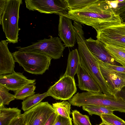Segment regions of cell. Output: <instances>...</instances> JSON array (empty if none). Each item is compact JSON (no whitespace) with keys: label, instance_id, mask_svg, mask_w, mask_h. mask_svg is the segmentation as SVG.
<instances>
[{"label":"cell","instance_id":"cell-15","mask_svg":"<svg viewBox=\"0 0 125 125\" xmlns=\"http://www.w3.org/2000/svg\"><path fill=\"white\" fill-rule=\"evenodd\" d=\"M77 74L78 86L80 90L94 93L102 92L98 84L80 62Z\"/></svg>","mask_w":125,"mask_h":125},{"label":"cell","instance_id":"cell-2","mask_svg":"<svg viewBox=\"0 0 125 125\" xmlns=\"http://www.w3.org/2000/svg\"><path fill=\"white\" fill-rule=\"evenodd\" d=\"M73 26L81 65L85 69L98 84L102 93L107 95H113L101 74L98 59L92 54L87 46L81 24L76 23L73 24Z\"/></svg>","mask_w":125,"mask_h":125},{"label":"cell","instance_id":"cell-4","mask_svg":"<svg viewBox=\"0 0 125 125\" xmlns=\"http://www.w3.org/2000/svg\"><path fill=\"white\" fill-rule=\"evenodd\" d=\"M22 0H7L5 8L0 23L3 31L10 43L18 42L19 29V12Z\"/></svg>","mask_w":125,"mask_h":125},{"label":"cell","instance_id":"cell-23","mask_svg":"<svg viewBox=\"0 0 125 125\" xmlns=\"http://www.w3.org/2000/svg\"><path fill=\"white\" fill-rule=\"evenodd\" d=\"M74 125H92L89 116L83 115L77 110H74L71 113Z\"/></svg>","mask_w":125,"mask_h":125},{"label":"cell","instance_id":"cell-10","mask_svg":"<svg viewBox=\"0 0 125 125\" xmlns=\"http://www.w3.org/2000/svg\"><path fill=\"white\" fill-rule=\"evenodd\" d=\"M100 69L113 95H115L125 86V74L110 69L98 60Z\"/></svg>","mask_w":125,"mask_h":125},{"label":"cell","instance_id":"cell-28","mask_svg":"<svg viewBox=\"0 0 125 125\" xmlns=\"http://www.w3.org/2000/svg\"><path fill=\"white\" fill-rule=\"evenodd\" d=\"M53 125H73L72 118H66L58 115Z\"/></svg>","mask_w":125,"mask_h":125},{"label":"cell","instance_id":"cell-13","mask_svg":"<svg viewBox=\"0 0 125 125\" xmlns=\"http://www.w3.org/2000/svg\"><path fill=\"white\" fill-rule=\"evenodd\" d=\"M85 42L89 51L98 60L105 63L117 65L105 48L104 44L102 42L91 37L85 39Z\"/></svg>","mask_w":125,"mask_h":125},{"label":"cell","instance_id":"cell-29","mask_svg":"<svg viewBox=\"0 0 125 125\" xmlns=\"http://www.w3.org/2000/svg\"><path fill=\"white\" fill-rule=\"evenodd\" d=\"M9 125H26L25 118L23 114L14 119Z\"/></svg>","mask_w":125,"mask_h":125},{"label":"cell","instance_id":"cell-31","mask_svg":"<svg viewBox=\"0 0 125 125\" xmlns=\"http://www.w3.org/2000/svg\"><path fill=\"white\" fill-rule=\"evenodd\" d=\"M57 116V115L55 112L53 113L48 118L44 125H53Z\"/></svg>","mask_w":125,"mask_h":125},{"label":"cell","instance_id":"cell-26","mask_svg":"<svg viewBox=\"0 0 125 125\" xmlns=\"http://www.w3.org/2000/svg\"><path fill=\"white\" fill-rule=\"evenodd\" d=\"M9 91L5 87L0 85V106L8 105L11 101L15 99L14 95L9 93Z\"/></svg>","mask_w":125,"mask_h":125},{"label":"cell","instance_id":"cell-11","mask_svg":"<svg viewBox=\"0 0 125 125\" xmlns=\"http://www.w3.org/2000/svg\"><path fill=\"white\" fill-rule=\"evenodd\" d=\"M58 27V35L66 47L74 46L76 39L75 30L71 19L62 15H59Z\"/></svg>","mask_w":125,"mask_h":125},{"label":"cell","instance_id":"cell-22","mask_svg":"<svg viewBox=\"0 0 125 125\" xmlns=\"http://www.w3.org/2000/svg\"><path fill=\"white\" fill-rule=\"evenodd\" d=\"M82 109L91 115H95L100 116L103 114L113 113V112L105 107L101 106L89 105L84 106H82Z\"/></svg>","mask_w":125,"mask_h":125},{"label":"cell","instance_id":"cell-9","mask_svg":"<svg viewBox=\"0 0 125 125\" xmlns=\"http://www.w3.org/2000/svg\"><path fill=\"white\" fill-rule=\"evenodd\" d=\"M55 110L48 102H41L23 114L26 125H44Z\"/></svg>","mask_w":125,"mask_h":125},{"label":"cell","instance_id":"cell-1","mask_svg":"<svg viewBox=\"0 0 125 125\" xmlns=\"http://www.w3.org/2000/svg\"><path fill=\"white\" fill-rule=\"evenodd\" d=\"M58 15L81 24L91 26L96 31L122 23L118 14L109 0H96L92 4L79 9L69 10Z\"/></svg>","mask_w":125,"mask_h":125},{"label":"cell","instance_id":"cell-5","mask_svg":"<svg viewBox=\"0 0 125 125\" xmlns=\"http://www.w3.org/2000/svg\"><path fill=\"white\" fill-rule=\"evenodd\" d=\"M65 47L60 38L53 37L51 36L49 38L38 40L27 47L16 48L18 50L42 53L52 59H57L63 56Z\"/></svg>","mask_w":125,"mask_h":125},{"label":"cell","instance_id":"cell-35","mask_svg":"<svg viewBox=\"0 0 125 125\" xmlns=\"http://www.w3.org/2000/svg\"><path fill=\"white\" fill-rule=\"evenodd\" d=\"M98 125H110L104 122H102L101 124Z\"/></svg>","mask_w":125,"mask_h":125},{"label":"cell","instance_id":"cell-25","mask_svg":"<svg viewBox=\"0 0 125 125\" xmlns=\"http://www.w3.org/2000/svg\"><path fill=\"white\" fill-rule=\"evenodd\" d=\"M100 116L102 122L111 125H125V121L113 113L103 114Z\"/></svg>","mask_w":125,"mask_h":125},{"label":"cell","instance_id":"cell-27","mask_svg":"<svg viewBox=\"0 0 125 125\" xmlns=\"http://www.w3.org/2000/svg\"><path fill=\"white\" fill-rule=\"evenodd\" d=\"M119 2L118 7L115 10L119 15L122 23H125V0Z\"/></svg>","mask_w":125,"mask_h":125},{"label":"cell","instance_id":"cell-14","mask_svg":"<svg viewBox=\"0 0 125 125\" xmlns=\"http://www.w3.org/2000/svg\"><path fill=\"white\" fill-rule=\"evenodd\" d=\"M8 42L6 40L0 42V75L11 74L15 72V61L8 49Z\"/></svg>","mask_w":125,"mask_h":125},{"label":"cell","instance_id":"cell-21","mask_svg":"<svg viewBox=\"0 0 125 125\" xmlns=\"http://www.w3.org/2000/svg\"><path fill=\"white\" fill-rule=\"evenodd\" d=\"M35 83L27 85L15 92V99L23 100L28 97L34 94L36 89Z\"/></svg>","mask_w":125,"mask_h":125},{"label":"cell","instance_id":"cell-24","mask_svg":"<svg viewBox=\"0 0 125 125\" xmlns=\"http://www.w3.org/2000/svg\"><path fill=\"white\" fill-rule=\"evenodd\" d=\"M69 10L81 9L95 2L96 0H67Z\"/></svg>","mask_w":125,"mask_h":125},{"label":"cell","instance_id":"cell-16","mask_svg":"<svg viewBox=\"0 0 125 125\" xmlns=\"http://www.w3.org/2000/svg\"><path fill=\"white\" fill-rule=\"evenodd\" d=\"M80 62V57L78 49H76L70 51L66 70L64 75L74 78V75L77 73Z\"/></svg>","mask_w":125,"mask_h":125},{"label":"cell","instance_id":"cell-19","mask_svg":"<svg viewBox=\"0 0 125 125\" xmlns=\"http://www.w3.org/2000/svg\"><path fill=\"white\" fill-rule=\"evenodd\" d=\"M48 96L47 92L42 94H37L29 96L22 102V109L25 112L27 111Z\"/></svg>","mask_w":125,"mask_h":125},{"label":"cell","instance_id":"cell-7","mask_svg":"<svg viewBox=\"0 0 125 125\" xmlns=\"http://www.w3.org/2000/svg\"><path fill=\"white\" fill-rule=\"evenodd\" d=\"M77 91L74 78L63 75L47 92L48 96L56 100H66L71 99Z\"/></svg>","mask_w":125,"mask_h":125},{"label":"cell","instance_id":"cell-20","mask_svg":"<svg viewBox=\"0 0 125 125\" xmlns=\"http://www.w3.org/2000/svg\"><path fill=\"white\" fill-rule=\"evenodd\" d=\"M71 104L67 101H63L52 104V107L58 115L70 118Z\"/></svg>","mask_w":125,"mask_h":125},{"label":"cell","instance_id":"cell-12","mask_svg":"<svg viewBox=\"0 0 125 125\" xmlns=\"http://www.w3.org/2000/svg\"><path fill=\"white\" fill-rule=\"evenodd\" d=\"M35 81L28 79L20 72H14L11 74L0 75V85L14 91L27 85L34 83Z\"/></svg>","mask_w":125,"mask_h":125},{"label":"cell","instance_id":"cell-17","mask_svg":"<svg viewBox=\"0 0 125 125\" xmlns=\"http://www.w3.org/2000/svg\"><path fill=\"white\" fill-rule=\"evenodd\" d=\"M21 114V110L17 107L0 106V125H9L13 120Z\"/></svg>","mask_w":125,"mask_h":125},{"label":"cell","instance_id":"cell-33","mask_svg":"<svg viewBox=\"0 0 125 125\" xmlns=\"http://www.w3.org/2000/svg\"><path fill=\"white\" fill-rule=\"evenodd\" d=\"M115 96L116 97L122 99L125 101V86L118 92Z\"/></svg>","mask_w":125,"mask_h":125},{"label":"cell","instance_id":"cell-30","mask_svg":"<svg viewBox=\"0 0 125 125\" xmlns=\"http://www.w3.org/2000/svg\"><path fill=\"white\" fill-rule=\"evenodd\" d=\"M102 62L103 64L108 69L125 74V67L123 66L113 65L105 63Z\"/></svg>","mask_w":125,"mask_h":125},{"label":"cell","instance_id":"cell-8","mask_svg":"<svg viewBox=\"0 0 125 125\" xmlns=\"http://www.w3.org/2000/svg\"><path fill=\"white\" fill-rule=\"evenodd\" d=\"M96 31L97 39L104 44L125 48V23Z\"/></svg>","mask_w":125,"mask_h":125},{"label":"cell","instance_id":"cell-6","mask_svg":"<svg viewBox=\"0 0 125 125\" xmlns=\"http://www.w3.org/2000/svg\"><path fill=\"white\" fill-rule=\"evenodd\" d=\"M26 7L30 10L41 13L58 14L69 10L67 0H25Z\"/></svg>","mask_w":125,"mask_h":125},{"label":"cell","instance_id":"cell-18","mask_svg":"<svg viewBox=\"0 0 125 125\" xmlns=\"http://www.w3.org/2000/svg\"><path fill=\"white\" fill-rule=\"evenodd\" d=\"M106 49L115 61L125 67V48L104 44Z\"/></svg>","mask_w":125,"mask_h":125},{"label":"cell","instance_id":"cell-32","mask_svg":"<svg viewBox=\"0 0 125 125\" xmlns=\"http://www.w3.org/2000/svg\"><path fill=\"white\" fill-rule=\"evenodd\" d=\"M7 2V0H0V23Z\"/></svg>","mask_w":125,"mask_h":125},{"label":"cell","instance_id":"cell-3","mask_svg":"<svg viewBox=\"0 0 125 125\" xmlns=\"http://www.w3.org/2000/svg\"><path fill=\"white\" fill-rule=\"evenodd\" d=\"M12 54L25 71L36 74H42L48 70L52 59L45 54L29 51L18 50Z\"/></svg>","mask_w":125,"mask_h":125},{"label":"cell","instance_id":"cell-34","mask_svg":"<svg viewBox=\"0 0 125 125\" xmlns=\"http://www.w3.org/2000/svg\"><path fill=\"white\" fill-rule=\"evenodd\" d=\"M109 2L112 8L115 9L118 7L119 2L118 0H109Z\"/></svg>","mask_w":125,"mask_h":125}]
</instances>
